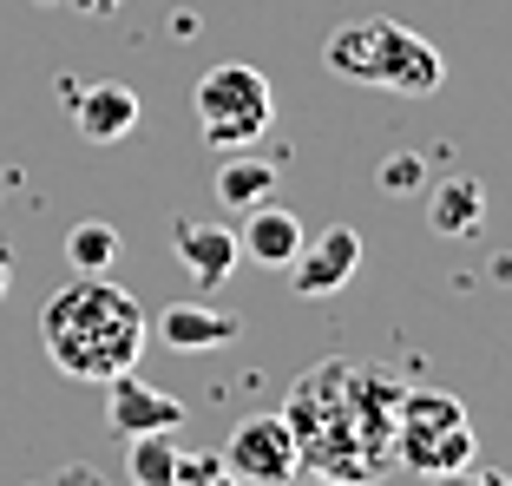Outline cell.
<instances>
[{
  "label": "cell",
  "instance_id": "6da1fadb",
  "mask_svg": "<svg viewBox=\"0 0 512 486\" xmlns=\"http://www.w3.org/2000/svg\"><path fill=\"white\" fill-rule=\"evenodd\" d=\"M401 381L394 368L329 355L289 388L283 421L309 473L335 486H381L394 473V421H401Z\"/></svg>",
  "mask_w": 512,
  "mask_h": 486
},
{
  "label": "cell",
  "instance_id": "7a4b0ae2",
  "mask_svg": "<svg viewBox=\"0 0 512 486\" xmlns=\"http://www.w3.org/2000/svg\"><path fill=\"white\" fill-rule=\"evenodd\" d=\"M145 309L132 289H119L112 276H73L60 296H46L40 309V342L46 362L60 368L66 381H112L132 375L145 355Z\"/></svg>",
  "mask_w": 512,
  "mask_h": 486
},
{
  "label": "cell",
  "instance_id": "3957f363",
  "mask_svg": "<svg viewBox=\"0 0 512 486\" xmlns=\"http://www.w3.org/2000/svg\"><path fill=\"white\" fill-rule=\"evenodd\" d=\"M322 60H329V73L355 79V86H388L401 99H427L447 79L440 46L421 40L414 27H401V20H348V27L329 33Z\"/></svg>",
  "mask_w": 512,
  "mask_h": 486
},
{
  "label": "cell",
  "instance_id": "277c9868",
  "mask_svg": "<svg viewBox=\"0 0 512 486\" xmlns=\"http://www.w3.org/2000/svg\"><path fill=\"white\" fill-rule=\"evenodd\" d=\"M191 112H197V132H204L211 152H243V145H256V138L270 132L276 92L250 60H217L211 73L197 79Z\"/></svg>",
  "mask_w": 512,
  "mask_h": 486
},
{
  "label": "cell",
  "instance_id": "5b68a950",
  "mask_svg": "<svg viewBox=\"0 0 512 486\" xmlns=\"http://www.w3.org/2000/svg\"><path fill=\"white\" fill-rule=\"evenodd\" d=\"M473 454H480V441L467 427V408L453 395H440V388H407L401 421H394V460L434 480V473L473 467Z\"/></svg>",
  "mask_w": 512,
  "mask_h": 486
},
{
  "label": "cell",
  "instance_id": "8992f818",
  "mask_svg": "<svg viewBox=\"0 0 512 486\" xmlns=\"http://www.w3.org/2000/svg\"><path fill=\"white\" fill-rule=\"evenodd\" d=\"M224 467H230L237 486H289L302 473L289 421L283 414H250V421H237L230 441H224Z\"/></svg>",
  "mask_w": 512,
  "mask_h": 486
},
{
  "label": "cell",
  "instance_id": "52a82bcc",
  "mask_svg": "<svg viewBox=\"0 0 512 486\" xmlns=\"http://www.w3.org/2000/svg\"><path fill=\"white\" fill-rule=\"evenodd\" d=\"M106 427L119 441H138V434H178L184 427V401L165 395V388H151L145 375H112L106 381Z\"/></svg>",
  "mask_w": 512,
  "mask_h": 486
},
{
  "label": "cell",
  "instance_id": "ba28073f",
  "mask_svg": "<svg viewBox=\"0 0 512 486\" xmlns=\"http://www.w3.org/2000/svg\"><path fill=\"white\" fill-rule=\"evenodd\" d=\"M355 270H362V237L348 224H335V230H322L316 243L302 237V250L289 257V289L296 296H335V289H348L355 283Z\"/></svg>",
  "mask_w": 512,
  "mask_h": 486
},
{
  "label": "cell",
  "instance_id": "9c48e42d",
  "mask_svg": "<svg viewBox=\"0 0 512 486\" xmlns=\"http://www.w3.org/2000/svg\"><path fill=\"white\" fill-rule=\"evenodd\" d=\"M66 106H73L79 138H92V145H119V138H132L138 119H145L138 92L119 86V79H99V86H86V92L66 86Z\"/></svg>",
  "mask_w": 512,
  "mask_h": 486
},
{
  "label": "cell",
  "instance_id": "30bf717a",
  "mask_svg": "<svg viewBox=\"0 0 512 486\" xmlns=\"http://www.w3.org/2000/svg\"><path fill=\"white\" fill-rule=\"evenodd\" d=\"M171 250H178V263L191 270L197 289H217L230 283V270H237V230L230 224H204V217H178L171 224Z\"/></svg>",
  "mask_w": 512,
  "mask_h": 486
},
{
  "label": "cell",
  "instance_id": "8fae6325",
  "mask_svg": "<svg viewBox=\"0 0 512 486\" xmlns=\"http://www.w3.org/2000/svg\"><path fill=\"white\" fill-rule=\"evenodd\" d=\"M237 250L250 263H263V270H289V257L302 250V217L283 211V204H250L243 211V230H237Z\"/></svg>",
  "mask_w": 512,
  "mask_h": 486
},
{
  "label": "cell",
  "instance_id": "7c38bea8",
  "mask_svg": "<svg viewBox=\"0 0 512 486\" xmlns=\"http://www.w3.org/2000/svg\"><path fill=\"white\" fill-rule=\"evenodd\" d=\"M427 224H434V237H473L486 224V184L467 171H447L427 191Z\"/></svg>",
  "mask_w": 512,
  "mask_h": 486
},
{
  "label": "cell",
  "instance_id": "4fadbf2b",
  "mask_svg": "<svg viewBox=\"0 0 512 486\" xmlns=\"http://www.w3.org/2000/svg\"><path fill=\"white\" fill-rule=\"evenodd\" d=\"M237 329L243 322L224 316V309H211V303H171L165 316H158V342H165V349H184V355L224 349V342H237Z\"/></svg>",
  "mask_w": 512,
  "mask_h": 486
},
{
  "label": "cell",
  "instance_id": "5bb4252c",
  "mask_svg": "<svg viewBox=\"0 0 512 486\" xmlns=\"http://www.w3.org/2000/svg\"><path fill=\"white\" fill-rule=\"evenodd\" d=\"M276 191V158H256L250 145L243 152H224V165H217V198L230 204V211H250V204H263Z\"/></svg>",
  "mask_w": 512,
  "mask_h": 486
},
{
  "label": "cell",
  "instance_id": "9a60e30c",
  "mask_svg": "<svg viewBox=\"0 0 512 486\" xmlns=\"http://www.w3.org/2000/svg\"><path fill=\"white\" fill-rule=\"evenodd\" d=\"M125 480L132 486H178V434H138V441H125Z\"/></svg>",
  "mask_w": 512,
  "mask_h": 486
},
{
  "label": "cell",
  "instance_id": "2e32d148",
  "mask_svg": "<svg viewBox=\"0 0 512 486\" xmlns=\"http://www.w3.org/2000/svg\"><path fill=\"white\" fill-rule=\"evenodd\" d=\"M66 263H73V276H106L112 263H119V230H112L106 217L73 224L66 230Z\"/></svg>",
  "mask_w": 512,
  "mask_h": 486
},
{
  "label": "cell",
  "instance_id": "e0dca14e",
  "mask_svg": "<svg viewBox=\"0 0 512 486\" xmlns=\"http://www.w3.org/2000/svg\"><path fill=\"white\" fill-rule=\"evenodd\" d=\"M178 486H237L224 467V454H184L178 447Z\"/></svg>",
  "mask_w": 512,
  "mask_h": 486
},
{
  "label": "cell",
  "instance_id": "ac0fdd59",
  "mask_svg": "<svg viewBox=\"0 0 512 486\" xmlns=\"http://www.w3.org/2000/svg\"><path fill=\"white\" fill-rule=\"evenodd\" d=\"M381 184H388V191H421L427 171H421V158H414V152H394L388 165H381Z\"/></svg>",
  "mask_w": 512,
  "mask_h": 486
},
{
  "label": "cell",
  "instance_id": "d6986e66",
  "mask_svg": "<svg viewBox=\"0 0 512 486\" xmlns=\"http://www.w3.org/2000/svg\"><path fill=\"white\" fill-rule=\"evenodd\" d=\"M473 486H512V473H499V467H473Z\"/></svg>",
  "mask_w": 512,
  "mask_h": 486
},
{
  "label": "cell",
  "instance_id": "ffe728a7",
  "mask_svg": "<svg viewBox=\"0 0 512 486\" xmlns=\"http://www.w3.org/2000/svg\"><path fill=\"white\" fill-rule=\"evenodd\" d=\"M434 486H473V467H460V473H434Z\"/></svg>",
  "mask_w": 512,
  "mask_h": 486
},
{
  "label": "cell",
  "instance_id": "44dd1931",
  "mask_svg": "<svg viewBox=\"0 0 512 486\" xmlns=\"http://www.w3.org/2000/svg\"><path fill=\"white\" fill-rule=\"evenodd\" d=\"M73 7H86V14H106V7H119V0H73Z\"/></svg>",
  "mask_w": 512,
  "mask_h": 486
},
{
  "label": "cell",
  "instance_id": "7402d4cb",
  "mask_svg": "<svg viewBox=\"0 0 512 486\" xmlns=\"http://www.w3.org/2000/svg\"><path fill=\"white\" fill-rule=\"evenodd\" d=\"M289 486H335V480H322V473H296Z\"/></svg>",
  "mask_w": 512,
  "mask_h": 486
},
{
  "label": "cell",
  "instance_id": "603a6c76",
  "mask_svg": "<svg viewBox=\"0 0 512 486\" xmlns=\"http://www.w3.org/2000/svg\"><path fill=\"white\" fill-rule=\"evenodd\" d=\"M66 486H92V473H86V467H73V473H66Z\"/></svg>",
  "mask_w": 512,
  "mask_h": 486
},
{
  "label": "cell",
  "instance_id": "cb8c5ba5",
  "mask_svg": "<svg viewBox=\"0 0 512 486\" xmlns=\"http://www.w3.org/2000/svg\"><path fill=\"white\" fill-rule=\"evenodd\" d=\"M0 296H7V263H0Z\"/></svg>",
  "mask_w": 512,
  "mask_h": 486
},
{
  "label": "cell",
  "instance_id": "d4e9b609",
  "mask_svg": "<svg viewBox=\"0 0 512 486\" xmlns=\"http://www.w3.org/2000/svg\"><path fill=\"white\" fill-rule=\"evenodd\" d=\"M40 7H60V0H40Z\"/></svg>",
  "mask_w": 512,
  "mask_h": 486
}]
</instances>
